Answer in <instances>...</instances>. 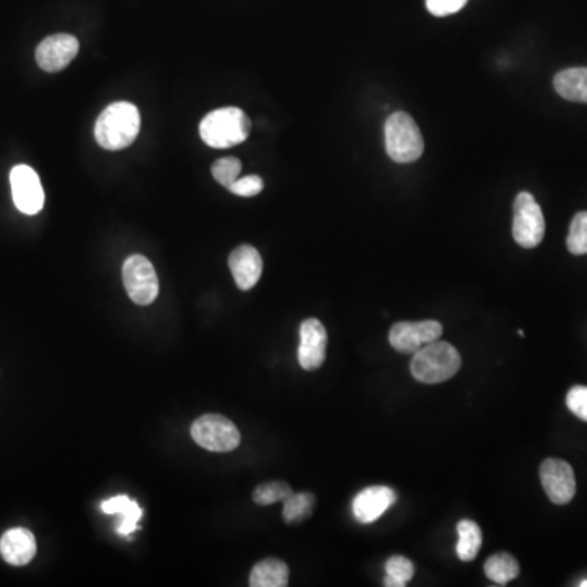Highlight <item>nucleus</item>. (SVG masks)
<instances>
[{
    "mask_svg": "<svg viewBox=\"0 0 587 587\" xmlns=\"http://www.w3.org/2000/svg\"><path fill=\"white\" fill-rule=\"evenodd\" d=\"M579 587H587V579H584V581H581V583H579Z\"/></svg>",
    "mask_w": 587,
    "mask_h": 587,
    "instance_id": "c85d7f7f",
    "label": "nucleus"
},
{
    "mask_svg": "<svg viewBox=\"0 0 587 587\" xmlns=\"http://www.w3.org/2000/svg\"><path fill=\"white\" fill-rule=\"evenodd\" d=\"M566 407L570 408L574 416L587 423V387L574 385L566 395Z\"/></svg>",
    "mask_w": 587,
    "mask_h": 587,
    "instance_id": "a878e982",
    "label": "nucleus"
},
{
    "mask_svg": "<svg viewBox=\"0 0 587 587\" xmlns=\"http://www.w3.org/2000/svg\"><path fill=\"white\" fill-rule=\"evenodd\" d=\"M540 482L548 499L558 506L570 503L576 495V477L573 467L566 460H543L540 465Z\"/></svg>",
    "mask_w": 587,
    "mask_h": 587,
    "instance_id": "9d476101",
    "label": "nucleus"
},
{
    "mask_svg": "<svg viewBox=\"0 0 587 587\" xmlns=\"http://www.w3.org/2000/svg\"><path fill=\"white\" fill-rule=\"evenodd\" d=\"M102 511L110 516L120 514L121 522L118 526V534L131 535L137 530V524L141 521L142 509L137 501L128 498V496L120 495L115 498L106 499L102 503Z\"/></svg>",
    "mask_w": 587,
    "mask_h": 587,
    "instance_id": "f3484780",
    "label": "nucleus"
},
{
    "mask_svg": "<svg viewBox=\"0 0 587 587\" xmlns=\"http://www.w3.org/2000/svg\"><path fill=\"white\" fill-rule=\"evenodd\" d=\"M12 196L18 211L35 216L45 206V190L41 186L40 177L28 165H17L10 172Z\"/></svg>",
    "mask_w": 587,
    "mask_h": 587,
    "instance_id": "1a4fd4ad",
    "label": "nucleus"
},
{
    "mask_svg": "<svg viewBox=\"0 0 587 587\" xmlns=\"http://www.w3.org/2000/svg\"><path fill=\"white\" fill-rule=\"evenodd\" d=\"M566 247L571 255H587V211H581L573 217Z\"/></svg>",
    "mask_w": 587,
    "mask_h": 587,
    "instance_id": "5701e85b",
    "label": "nucleus"
},
{
    "mask_svg": "<svg viewBox=\"0 0 587 587\" xmlns=\"http://www.w3.org/2000/svg\"><path fill=\"white\" fill-rule=\"evenodd\" d=\"M289 584V566L278 558H266L253 566L250 573L252 587H286Z\"/></svg>",
    "mask_w": 587,
    "mask_h": 587,
    "instance_id": "a211bd4d",
    "label": "nucleus"
},
{
    "mask_svg": "<svg viewBox=\"0 0 587 587\" xmlns=\"http://www.w3.org/2000/svg\"><path fill=\"white\" fill-rule=\"evenodd\" d=\"M283 519L286 524H297L312 516L315 496L310 493H292L283 501Z\"/></svg>",
    "mask_w": 587,
    "mask_h": 587,
    "instance_id": "412c9836",
    "label": "nucleus"
},
{
    "mask_svg": "<svg viewBox=\"0 0 587 587\" xmlns=\"http://www.w3.org/2000/svg\"><path fill=\"white\" fill-rule=\"evenodd\" d=\"M385 573L387 576H385L384 586H407L408 581L415 576V565L408 558L395 555L385 563Z\"/></svg>",
    "mask_w": 587,
    "mask_h": 587,
    "instance_id": "4be33fe9",
    "label": "nucleus"
},
{
    "mask_svg": "<svg viewBox=\"0 0 587 587\" xmlns=\"http://www.w3.org/2000/svg\"><path fill=\"white\" fill-rule=\"evenodd\" d=\"M395 501H397V495L389 486H369L354 496V517L361 524H372L384 516Z\"/></svg>",
    "mask_w": 587,
    "mask_h": 587,
    "instance_id": "ddd939ff",
    "label": "nucleus"
},
{
    "mask_svg": "<svg viewBox=\"0 0 587 587\" xmlns=\"http://www.w3.org/2000/svg\"><path fill=\"white\" fill-rule=\"evenodd\" d=\"M301 343L297 349V359L304 371H315L322 367L327 358L328 335L322 322L317 318H307L299 328Z\"/></svg>",
    "mask_w": 587,
    "mask_h": 587,
    "instance_id": "f8f14e48",
    "label": "nucleus"
},
{
    "mask_svg": "<svg viewBox=\"0 0 587 587\" xmlns=\"http://www.w3.org/2000/svg\"><path fill=\"white\" fill-rule=\"evenodd\" d=\"M521 573V566L509 553H496L485 563L486 578L499 586H506Z\"/></svg>",
    "mask_w": 587,
    "mask_h": 587,
    "instance_id": "aec40b11",
    "label": "nucleus"
},
{
    "mask_svg": "<svg viewBox=\"0 0 587 587\" xmlns=\"http://www.w3.org/2000/svg\"><path fill=\"white\" fill-rule=\"evenodd\" d=\"M229 268L235 283L242 291H250L260 281L263 273V260L252 245H240L229 256Z\"/></svg>",
    "mask_w": 587,
    "mask_h": 587,
    "instance_id": "4468645a",
    "label": "nucleus"
},
{
    "mask_svg": "<svg viewBox=\"0 0 587 587\" xmlns=\"http://www.w3.org/2000/svg\"><path fill=\"white\" fill-rule=\"evenodd\" d=\"M467 2L468 0H426V7L436 17H447L464 9Z\"/></svg>",
    "mask_w": 587,
    "mask_h": 587,
    "instance_id": "cd10ccee",
    "label": "nucleus"
},
{
    "mask_svg": "<svg viewBox=\"0 0 587 587\" xmlns=\"http://www.w3.org/2000/svg\"><path fill=\"white\" fill-rule=\"evenodd\" d=\"M141 131V115L133 103L108 106L95 123V139L106 151H121L136 141Z\"/></svg>",
    "mask_w": 587,
    "mask_h": 587,
    "instance_id": "f257e3e1",
    "label": "nucleus"
},
{
    "mask_svg": "<svg viewBox=\"0 0 587 587\" xmlns=\"http://www.w3.org/2000/svg\"><path fill=\"white\" fill-rule=\"evenodd\" d=\"M457 534H459V542L455 545L457 557L462 561L475 560L483 543L480 526H478L477 522L470 521V519H462L457 524Z\"/></svg>",
    "mask_w": 587,
    "mask_h": 587,
    "instance_id": "6ab92c4d",
    "label": "nucleus"
},
{
    "mask_svg": "<svg viewBox=\"0 0 587 587\" xmlns=\"http://www.w3.org/2000/svg\"><path fill=\"white\" fill-rule=\"evenodd\" d=\"M545 235V217L534 196L522 191L514 201L512 237L524 248L539 247Z\"/></svg>",
    "mask_w": 587,
    "mask_h": 587,
    "instance_id": "423d86ee",
    "label": "nucleus"
},
{
    "mask_svg": "<svg viewBox=\"0 0 587 587\" xmlns=\"http://www.w3.org/2000/svg\"><path fill=\"white\" fill-rule=\"evenodd\" d=\"M263 180L256 175H248V177L239 178L234 185L230 186L229 190L234 195L242 196V198H252V196L260 195L263 191Z\"/></svg>",
    "mask_w": 587,
    "mask_h": 587,
    "instance_id": "bb28decb",
    "label": "nucleus"
},
{
    "mask_svg": "<svg viewBox=\"0 0 587 587\" xmlns=\"http://www.w3.org/2000/svg\"><path fill=\"white\" fill-rule=\"evenodd\" d=\"M252 123L237 106L219 108L204 116L199 136L212 149H229L247 141Z\"/></svg>",
    "mask_w": 587,
    "mask_h": 587,
    "instance_id": "f03ea898",
    "label": "nucleus"
},
{
    "mask_svg": "<svg viewBox=\"0 0 587 587\" xmlns=\"http://www.w3.org/2000/svg\"><path fill=\"white\" fill-rule=\"evenodd\" d=\"M79 48L76 36L67 33L48 36L36 48V62L45 72H61L76 59Z\"/></svg>",
    "mask_w": 587,
    "mask_h": 587,
    "instance_id": "9b49d317",
    "label": "nucleus"
},
{
    "mask_svg": "<svg viewBox=\"0 0 587 587\" xmlns=\"http://www.w3.org/2000/svg\"><path fill=\"white\" fill-rule=\"evenodd\" d=\"M385 149L397 164H410L424 151L423 136L416 121L405 111H397L385 123Z\"/></svg>",
    "mask_w": 587,
    "mask_h": 587,
    "instance_id": "20e7f679",
    "label": "nucleus"
},
{
    "mask_svg": "<svg viewBox=\"0 0 587 587\" xmlns=\"http://www.w3.org/2000/svg\"><path fill=\"white\" fill-rule=\"evenodd\" d=\"M462 359L451 343L433 341L424 345L413 354L411 359V374L423 384H441L460 371Z\"/></svg>",
    "mask_w": 587,
    "mask_h": 587,
    "instance_id": "7ed1b4c3",
    "label": "nucleus"
},
{
    "mask_svg": "<svg viewBox=\"0 0 587 587\" xmlns=\"http://www.w3.org/2000/svg\"><path fill=\"white\" fill-rule=\"evenodd\" d=\"M553 85L558 95L565 100L587 103V67H571L558 72Z\"/></svg>",
    "mask_w": 587,
    "mask_h": 587,
    "instance_id": "dca6fc26",
    "label": "nucleus"
},
{
    "mask_svg": "<svg viewBox=\"0 0 587 587\" xmlns=\"http://www.w3.org/2000/svg\"><path fill=\"white\" fill-rule=\"evenodd\" d=\"M212 177L217 183L222 186L230 188L235 181L239 180L240 172H242V162L235 157H226V159H219L214 162L211 168Z\"/></svg>",
    "mask_w": 587,
    "mask_h": 587,
    "instance_id": "393cba45",
    "label": "nucleus"
},
{
    "mask_svg": "<svg viewBox=\"0 0 587 587\" xmlns=\"http://www.w3.org/2000/svg\"><path fill=\"white\" fill-rule=\"evenodd\" d=\"M0 555L9 565H28L36 555L35 535L23 527L7 530L0 539Z\"/></svg>",
    "mask_w": 587,
    "mask_h": 587,
    "instance_id": "2eb2a0df",
    "label": "nucleus"
},
{
    "mask_svg": "<svg viewBox=\"0 0 587 587\" xmlns=\"http://www.w3.org/2000/svg\"><path fill=\"white\" fill-rule=\"evenodd\" d=\"M294 491L284 482H268L258 485L253 491V501L258 506H271L289 498Z\"/></svg>",
    "mask_w": 587,
    "mask_h": 587,
    "instance_id": "b1692460",
    "label": "nucleus"
},
{
    "mask_svg": "<svg viewBox=\"0 0 587 587\" xmlns=\"http://www.w3.org/2000/svg\"><path fill=\"white\" fill-rule=\"evenodd\" d=\"M191 437L198 446L209 452H230L240 446L237 426L226 416L208 413L193 423Z\"/></svg>",
    "mask_w": 587,
    "mask_h": 587,
    "instance_id": "39448f33",
    "label": "nucleus"
},
{
    "mask_svg": "<svg viewBox=\"0 0 587 587\" xmlns=\"http://www.w3.org/2000/svg\"><path fill=\"white\" fill-rule=\"evenodd\" d=\"M444 328L436 320L398 322L390 328L389 343L398 353L415 354L428 343L439 340Z\"/></svg>",
    "mask_w": 587,
    "mask_h": 587,
    "instance_id": "6e6552de",
    "label": "nucleus"
},
{
    "mask_svg": "<svg viewBox=\"0 0 587 587\" xmlns=\"http://www.w3.org/2000/svg\"><path fill=\"white\" fill-rule=\"evenodd\" d=\"M124 289L134 304L151 305L159 296V278L146 256L131 255L123 265Z\"/></svg>",
    "mask_w": 587,
    "mask_h": 587,
    "instance_id": "0eeeda50",
    "label": "nucleus"
}]
</instances>
